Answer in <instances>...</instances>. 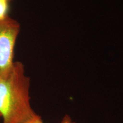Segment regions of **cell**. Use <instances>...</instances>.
Wrapping results in <instances>:
<instances>
[{"label": "cell", "mask_w": 123, "mask_h": 123, "mask_svg": "<svg viewBox=\"0 0 123 123\" xmlns=\"http://www.w3.org/2000/svg\"><path fill=\"white\" fill-rule=\"evenodd\" d=\"M30 78L23 64L14 62L6 75L0 78V116L2 123H24L37 113L30 105Z\"/></svg>", "instance_id": "1"}, {"label": "cell", "mask_w": 123, "mask_h": 123, "mask_svg": "<svg viewBox=\"0 0 123 123\" xmlns=\"http://www.w3.org/2000/svg\"><path fill=\"white\" fill-rule=\"evenodd\" d=\"M19 30V23L8 15L0 19V78L9 73L14 62V51Z\"/></svg>", "instance_id": "2"}, {"label": "cell", "mask_w": 123, "mask_h": 123, "mask_svg": "<svg viewBox=\"0 0 123 123\" xmlns=\"http://www.w3.org/2000/svg\"><path fill=\"white\" fill-rule=\"evenodd\" d=\"M24 123H44L41 117L39 115L36 114L34 116L29 119L28 120L26 121ZM61 123H76L72 120L70 116L66 115L63 117Z\"/></svg>", "instance_id": "3"}, {"label": "cell", "mask_w": 123, "mask_h": 123, "mask_svg": "<svg viewBox=\"0 0 123 123\" xmlns=\"http://www.w3.org/2000/svg\"><path fill=\"white\" fill-rule=\"evenodd\" d=\"M8 7V1L0 0V19H4L7 16Z\"/></svg>", "instance_id": "4"}, {"label": "cell", "mask_w": 123, "mask_h": 123, "mask_svg": "<svg viewBox=\"0 0 123 123\" xmlns=\"http://www.w3.org/2000/svg\"><path fill=\"white\" fill-rule=\"evenodd\" d=\"M5 1H9V0H5Z\"/></svg>", "instance_id": "5"}, {"label": "cell", "mask_w": 123, "mask_h": 123, "mask_svg": "<svg viewBox=\"0 0 123 123\" xmlns=\"http://www.w3.org/2000/svg\"><path fill=\"white\" fill-rule=\"evenodd\" d=\"M0 118H1V116H0Z\"/></svg>", "instance_id": "6"}]
</instances>
